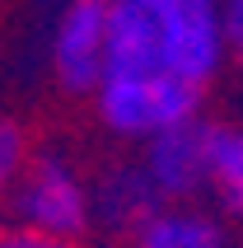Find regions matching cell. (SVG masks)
Listing matches in <instances>:
<instances>
[{
    "mask_svg": "<svg viewBox=\"0 0 243 248\" xmlns=\"http://www.w3.org/2000/svg\"><path fill=\"white\" fill-rule=\"evenodd\" d=\"M220 0H108V52L94 84L98 122L122 140L201 117L225 70Z\"/></svg>",
    "mask_w": 243,
    "mask_h": 248,
    "instance_id": "6da1fadb",
    "label": "cell"
},
{
    "mask_svg": "<svg viewBox=\"0 0 243 248\" xmlns=\"http://www.w3.org/2000/svg\"><path fill=\"white\" fill-rule=\"evenodd\" d=\"M5 211L19 230L52 239H84L94 230V202H89V178L70 164L66 155L33 150L19 183L5 197Z\"/></svg>",
    "mask_w": 243,
    "mask_h": 248,
    "instance_id": "7a4b0ae2",
    "label": "cell"
},
{
    "mask_svg": "<svg viewBox=\"0 0 243 248\" xmlns=\"http://www.w3.org/2000/svg\"><path fill=\"white\" fill-rule=\"evenodd\" d=\"M206 117H182L173 126H159L140 140V173L150 178L154 197L164 206L201 202L206 192Z\"/></svg>",
    "mask_w": 243,
    "mask_h": 248,
    "instance_id": "3957f363",
    "label": "cell"
},
{
    "mask_svg": "<svg viewBox=\"0 0 243 248\" xmlns=\"http://www.w3.org/2000/svg\"><path fill=\"white\" fill-rule=\"evenodd\" d=\"M108 52V0H66L52 24V75L66 94H94Z\"/></svg>",
    "mask_w": 243,
    "mask_h": 248,
    "instance_id": "277c9868",
    "label": "cell"
},
{
    "mask_svg": "<svg viewBox=\"0 0 243 248\" xmlns=\"http://www.w3.org/2000/svg\"><path fill=\"white\" fill-rule=\"evenodd\" d=\"M89 202H94V225H108V230H117V234H126V239H131L136 225H145L150 216L164 206L136 159L103 169V173L89 183Z\"/></svg>",
    "mask_w": 243,
    "mask_h": 248,
    "instance_id": "5b68a950",
    "label": "cell"
},
{
    "mask_svg": "<svg viewBox=\"0 0 243 248\" xmlns=\"http://www.w3.org/2000/svg\"><path fill=\"white\" fill-rule=\"evenodd\" d=\"M131 248H234V239L211 206L182 202V206H159L145 225H136Z\"/></svg>",
    "mask_w": 243,
    "mask_h": 248,
    "instance_id": "8992f818",
    "label": "cell"
},
{
    "mask_svg": "<svg viewBox=\"0 0 243 248\" xmlns=\"http://www.w3.org/2000/svg\"><path fill=\"white\" fill-rule=\"evenodd\" d=\"M206 202L220 220L243 225V122H211L206 131Z\"/></svg>",
    "mask_w": 243,
    "mask_h": 248,
    "instance_id": "52a82bcc",
    "label": "cell"
},
{
    "mask_svg": "<svg viewBox=\"0 0 243 248\" xmlns=\"http://www.w3.org/2000/svg\"><path fill=\"white\" fill-rule=\"evenodd\" d=\"M28 155H33V145H28V131L14 117H0V206H5V197H10V187L19 183V173H24Z\"/></svg>",
    "mask_w": 243,
    "mask_h": 248,
    "instance_id": "ba28073f",
    "label": "cell"
},
{
    "mask_svg": "<svg viewBox=\"0 0 243 248\" xmlns=\"http://www.w3.org/2000/svg\"><path fill=\"white\" fill-rule=\"evenodd\" d=\"M0 248H89V244L84 239H52V234H33V230L5 225L0 230Z\"/></svg>",
    "mask_w": 243,
    "mask_h": 248,
    "instance_id": "9c48e42d",
    "label": "cell"
},
{
    "mask_svg": "<svg viewBox=\"0 0 243 248\" xmlns=\"http://www.w3.org/2000/svg\"><path fill=\"white\" fill-rule=\"evenodd\" d=\"M220 33H225V52L243 61V0H220Z\"/></svg>",
    "mask_w": 243,
    "mask_h": 248,
    "instance_id": "30bf717a",
    "label": "cell"
},
{
    "mask_svg": "<svg viewBox=\"0 0 243 248\" xmlns=\"http://www.w3.org/2000/svg\"><path fill=\"white\" fill-rule=\"evenodd\" d=\"M0 230H5V206H0Z\"/></svg>",
    "mask_w": 243,
    "mask_h": 248,
    "instance_id": "8fae6325",
    "label": "cell"
}]
</instances>
